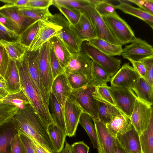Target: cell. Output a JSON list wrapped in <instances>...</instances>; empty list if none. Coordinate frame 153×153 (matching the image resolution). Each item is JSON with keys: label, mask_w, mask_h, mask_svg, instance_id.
<instances>
[{"label": "cell", "mask_w": 153, "mask_h": 153, "mask_svg": "<svg viewBox=\"0 0 153 153\" xmlns=\"http://www.w3.org/2000/svg\"><path fill=\"white\" fill-rule=\"evenodd\" d=\"M13 120L19 132L51 153H56L48 131V126L30 104L19 109Z\"/></svg>", "instance_id": "obj_1"}, {"label": "cell", "mask_w": 153, "mask_h": 153, "mask_svg": "<svg viewBox=\"0 0 153 153\" xmlns=\"http://www.w3.org/2000/svg\"><path fill=\"white\" fill-rule=\"evenodd\" d=\"M16 63L21 89L28 99L30 104L48 126L54 123L49 112L48 105L31 79L26 65L22 57L16 60Z\"/></svg>", "instance_id": "obj_2"}, {"label": "cell", "mask_w": 153, "mask_h": 153, "mask_svg": "<svg viewBox=\"0 0 153 153\" xmlns=\"http://www.w3.org/2000/svg\"><path fill=\"white\" fill-rule=\"evenodd\" d=\"M48 20L59 28L56 36L64 43L71 54L81 51L82 43L76 37L70 27V24L66 19L60 13H55Z\"/></svg>", "instance_id": "obj_3"}, {"label": "cell", "mask_w": 153, "mask_h": 153, "mask_svg": "<svg viewBox=\"0 0 153 153\" xmlns=\"http://www.w3.org/2000/svg\"><path fill=\"white\" fill-rule=\"evenodd\" d=\"M81 51L102 68L111 77L113 76L121 67V59L102 53L87 41L82 43Z\"/></svg>", "instance_id": "obj_4"}, {"label": "cell", "mask_w": 153, "mask_h": 153, "mask_svg": "<svg viewBox=\"0 0 153 153\" xmlns=\"http://www.w3.org/2000/svg\"><path fill=\"white\" fill-rule=\"evenodd\" d=\"M102 18L111 33L120 45L131 43L136 38L130 26L116 12Z\"/></svg>", "instance_id": "obj_5"}, {"label": "cell", "mask_w": 153, "mask_h": 153, "mask_svg": "<svg viewBox=\"0 0 153 153\" xmlns=\"http://www.w3.org/2000/svg\"><path fill=\"white\" fill-rule=\"evenodd\" d=\"M95 87L88 84L76 89H73L71 95L82 108L83 111L90 115L93 119H98V101L93 95Z\"/></svg>", "instance_id": "obj_6"}, {"label": "cell", "mask_w": 153, "mask_h": 153, "mask_svg": "<svg viewBox=\"0 0 153 153\" xmlns=\"http://www.w3.org/2000/svg\"><path fill=\"white\" fill-rule=\"evenodd\" d=\"M80 10L91 21L94 28L97 38L114 45H120L113 36L102 17L97 12L94 5L89 4Z\"/></svg>", "instance_id": "obj_7"}, {"label": "cell", "mask_w": 153, "mask_h": 153, "mask_svg": "<svg viewBox=\"0 0 153 153\" xmlns=\"http://www.w3.org/2000/svg\"><path fill=\"white\" fill-rule=\"evenodd\" d=\"M152 117V106L137 98L130 119L139 135L147 128Z\"/></svg>", "instance_id": "obj_8"}, {"label": "cell", "mask_w": 153, "mask_h": 153, "mask_svg": "<svg viewBox=\"0 0 153 153\" xmlns=\"http://www.w3.org/2000/svg\"><path fill=\"white\" fill-rule=\"evenodd\" d=\"M83 110L71 95L66 100L64 109L65 132L67 136H75L80 116Z\"/></svg>", "instance_id": "obj_9"}, {"label": "cell", "mask_w": 153, "mask_h": 153, "mask_svg": "<svg viewBox=\"0 0 153 153\" xmlns=\"http://www.w3.org/2000/svg\"><path fill=\"white\" fill-rule=\"evenodd\" d=\"M50 44L48 41L39 48V73L44 89L50 96L54 79L49 57Z\"/></svg>", "instance_id": "obj_10"}, {"label": "cell", "mask_w": 153, "mask_h": 153, "mask_svg": "<svg viewBox=\"0 0 153 153\" xmlns=\"http://www.w3.org/2000/svg\"><path fill=\"white\" fill-rule=\"evenodd\" d=\"M110 91L118 109L130 118L137 97L131 89L110 87Z\"/></svg>", "instance_id": "obj_11"}, {"label": "cell", "mask_w": 153, "mask_h": 153, "mask_svg": "<svg viewBox=\"0 0 153 153\" xmlns=\"http://www.w3.org/2000/svg\"><path fill=\"white\" fill-rule=\"evenodd\" d=\"M39 49L36 51L27 50L22 59L25 63L31 79L39 90L43 98L48 105L49 96L45 90L39 73Z\"/></svg>", "instance_id": "obj_12"}, {"label": "cell", "mask_w": 153, "mask_h": 153, "mask_svg": "<svg viewBox=\"0 0 153 153\" xmlns=\"http://www.w3.org/2000/svg\"><path fill=\"white\" fill-rule=\"evenodd\" d=\"M121 55L128 60L139 61L153 56V48L144 40L136 37L131 44L123 49Z\"/></svg>", "instance_id": "obj_13"}, {"label": "cell", "mask_w": 153, "mask_h": 153, "mask_svg": "<svg viewBox=\"0 0 153 153\" xmlns=\"http://www.w3.org/2000/svg\"><path fill=\"white\" fill-rule=\"evenodd\" d=\"M93 61L82 51L71 54L70 60L65 68V73H72L83 75L88 79Z\"/></svg>", "instance_id": "obj_14"}, {"label": "cell", "mask_w": 153, "mask_h": 153, "mask_svg": "<svg viewBox=\"0 0 153 153\" xmlns=\"http://www.w3.org/2000/svg\"><path fill=\"white\" fill-rule=\"evenodd\" d=\"M140 77L138 73L129 63H126L111 78L110 82L111 86L131 89Z\"/></svg>", "instance_id": "obj_15"}, {"label": "cell", "mask_w": 153, "mask_h": 153, "mask_svg": "<svg viewBox=\"0 0 153 153\" xmlns=\"http://www.w3.org/2000/svg\"><path fill=\"white\" fill-rule=\"evenodd\" d=\"M59 29V26L48 20L42 21L39 29L27 51H33L39 49L51 38L56 36Z\"/></svg>", "instance_id": "obj_16"}, {"label": "cell", "mask_w": 153, "mask_h": 153, "mask_svg": "<svg viewBox=\"0 0 153 153\" xmlns=\"http://www.w3.org/2000/svg\"><path fill=\"white\" fill-rule=\"evenodd\" d=\"M101 153H113L116 137L108 129L106 125L98 119H93Z\"/></svg>", "instance_id": "obj_17"}, {"label": "cell", "mask_w": 153, "mask_h": 153, "mask_svg": "<svg viewBox=\"0 0 153 153\" xmlns=\"http://www.w3.org/2000/svg\"><path fill=\"white\" fill-rule=\"evenodd\" d=\"M82 13V12H81ZM70 27L77 38L81 42L97 38L94 26L89 19L82 13L78 22Z\"/></svg>", "instance_id": "obj_18"}, {"label": "cell", "mask_w": 153, "mask_h": 153, "mask_svg": "<svg viewBox=\"0 0 153 153\" xmlns=\"http://www.w3.org/2000/svg\"><path fill=\"white\" fill-rule=\"evenodd\" d=\"M116 137L127 153H142L139 135L132 124L126 131Z\"/></svg>", "instance_id": "obj_19"}, {"label": "cell", "mask_w": 153, "mask_h": 153, "mask_svg": "<svg viewBox=\"0 0 153 153\" xmlns=\"http://www.w3.org/2000/svg\"><path fill=\"white\" fill-rule=\"evenodd\" d=\"M19 7L11 4H6L0 7V13L9 18L18 27L20 33L36 21L24 16L19 10Z\"/></svg>", "instance_id": "obj_20"}, {"label": "cell", "mask_w": 153, "mask_h": 153, "mask_svg": "<svg viewBox=\"0 0 153 153\" xmlns=\"http://www.w3.org/2000/svg\"><path fill=\"white\" fill-rule=\"evenodd\" d=\"M73 90L65 73L54 79L51 91L56 97L63 111L65 101L71 96Z\"/></svg>", "instance_id": "obj_21"}, {"label": "cell", "mask_w": 153, "mask_h": 153, "mask_svg": "<svg viewBox=\"0 0 153 153\" xmlns=\"http://www.w3.org/2000/svg\"><path fill=\"white\" fill-rule=\"evenodd\" d=\"M19 133L13 119L0 126V153H10L11 140Z\"/></svg>", "instance_id": "obj_22"}, {"label": "cell", "mask_w": 153, "mask_h": 153, "mask_svg": "<svg viewBox=\"0 0 153 153\" xmlns=\"http://www.w3.org/2000/svg\"><path fill=\"white\" fill-rule=\"evenodd\" d=\"M6 90L10 94H14L21 89L19 72L16 61L10 59L4 79Z\"/></svg>", "instance_id": "obj_23"}, {"label": "cell", "mask_w": 153, "mask_h": 153, "mask_svg": "<svg viewBox=\"0 0 153 153\" xmlns=\"http://www.w3.org/2000/svg\"><path fill=\"white\" fill-rule=\"evenodd\" d=\"M131 90L135 94L137 99L152 106L153 86H151L143 78L140 77L136 82Z\"/></svg>", "instance_id": "obj_24"}, {"label": "cell", "mask_w": 153, "mask_h": 153, "mask_svg": "<svg viewBox=\"0 0 153 153\" xmlns=\"http://www.w3.org/2000/svg\"><path fill=\"white\" fill-rule=\"evenodd\" d=\"M48 108L53 123L65 131L63 110L54 94L51 91L49 96Z\"/></svg>", "instance_id": "obj_25"}, {"label": "cell", "mask_w": 153, "mask_h": 153, "mask_svg": "<svg viewBox=\"0 0 153 153\" xmlns=\"http://www.w3.org/2000/svg\"><path fill=\"white\" fill-rule=\"evenodd\" d=\"M120 3L115 5V8L118 9L125 13L137 17L148 24L152 29L153 15L150 14L139 8L134 7L130 4L118 1Z\"/></svg>", "instance_id": "obj_26"}, {"label": "cell", "mask_w": 153, "mask_h": 153, "mask_svg": "<svg viewBox=\"0 0 153 153\" xmlns=\"http://www.w3.org/2000/svg\"><path fill=\"white\" fill-rule=\"evenodd\" d=\"M131 124L130 118L124 114H120L113 117L105 125L108 130L116 137L126 131Z\"/></svg>", "instance_id": "obj_27"}, {"label": "cell", "mask_w": 153, "mask_h": 153, "mask_svg": "<svg viewBox=\"0 0 153 153\" xmlns=\"http://www.w3.org/2000/svg\"><path fill=\"white\" fill-rule=\"evenodd\" d=\"M79 123L87 132L93 147L97 149L98 153H101L93 119L88 114L83 112L80 116Z\"/></svg>", "instance_id": "obj_28"}, {"label": "cell", "mask_w": 153, "mask_h": 153, "mask_svg": "<svg viewBox=\"0 0 153 153\" xmlns=\"http://www.w3.org/2000/svg\"><path fill=\"white\" fill-rule=\"evenodd\" d=\"M48 41L61 65L65 68L70 60L71 54L64 43L56 36L51 37Z\"/></svg>", "instance_id": "obj_29"}, {"label": "cell", "mask_w": 153, "mask_h": 153, "mask_svg": "<svg viewBox=\"0 0 153 153\" xmlns=\"http://www.w3.org/2000/svg\"><path fill=\"white\" fill-rule=\"evenodd\" d=\"M47 130L56 153H60L64 148L67 136L65 131L54 123L48 126Z\"/></svg>", "instance_id": "obj_30"}, {"label": "cell", "mask_w": 153, "mask_h": 153, "mask_svg": "<svg viewBox=\"0 0 153 153\" xmlns=\"http://www.w3.org/2000/svg\"><path fill=\"white\" fill-rule=\"evenodd\" d=\"M87 42L99 51L109 56H120L123 51L122 45H114L101 39L95 38Z\"/></svg>", "instance_id": "obj_31"}, {"label": "cell", "mask_w": 153, "mask_h": 153, "mask_svg": "<svg viewBox=\"0 0 153 153\" xmlns=\"http://www.w3.org/2000/svg\"><path fill=\"white\" fill-rule=\"evenodd\" d=\"M111 77L101 67L93 61L91 73L88 79L89 83L95 87L107 85Z\"/></svg>", "instance_id": "obj_32"}, {"label": "cell", "mask_w": 153, "mask_h": 153, "mask_svg": "<svg viewBox=\"0 0 153 153\" xmlns=\"http://www.w3.org/2000/svg\"><path fill=\"white\" fill-rule=\"evenodd\" d=\"M42 21H36L22 31L18 41L27 50L29 48L41 25Z\"/></svg>", "instance_id": "obj_33"}, {"label": "cell", "mask_w": 153, "mask_h": 153, "mask_svg": "<svg viewBox=\"0 0 153 153\" xmlns=\"http://www.w3.org/2000/svg\"><path fill=\"white\" fill-rule=\"evenodd\" d=\"M0 44L5 48L10 59L15 61L21 58L27 50L18 41L8 42L0 40Z\"/></svg>", "instance_id": "obj_34"}, {"label": "cell", "mask_w": 153, "mask_h": 153, "mask_svg": "<svg viewBox=\"0 0 153 153\" xmlns=\"http://www.w3.org/2000/svg\"><path fill=\"white\" fill-rule=\"evenodd\" d=\"M142 153H153V117L147 128L139 135Z\"/></svg>", "instance_id": "obj_35"}, {"label": "cell", "mask_w": 153, "mask_h": 153, "mask_svg": "<svg viewBox=\"0 0 153 153\" xmlns=\"http://www.w3.org/2000/svg\"><path fill=\"white\" fill-rule=\"evenodd\" d=\"M98 119L105 124L113 117L120 114H124L116 107L109 105L98 101Z\"/></svg>", "instance_id": "obj_36"}, {"label": "cell", "mask_w": 153, "mask_h": 153, "mask_svg": "<svg viewBox=\"0 0 153 153\" xmlns=\"http://www.w3.org/2000/svg\"><path fill=\"white\" fill-rule=\"evenodd\" d=\"M93 96L98 101L114 106L118 109L110 91V87L107 85L96 87Z\"/></svg>", "instance_id": "obj_37"}, {"label": "cell", "mask_w": 153, "mask_h": 153, "mask_svg": "<svg viewBox=\"0 0 153 153\" xmlns=\"http://www.w3.org/2000/svg\"><path fill=\"white\" fill-rule=\"evenodd\" d=\"M19 10L25 16L35 21L47 20L52 15L48 8L40 9L25 7H19Z\"/></svg>", "instance_id": "obj_38"}, {"label": "cell", "mask_w": 153, "mask_h": 153, "mask_svg": "<svg viewBox=\"0 0 153 153\" xmlns=\"http://www.w3.org/2000/svg\"><path fill=\"white\" fill-rule=\"evenodd\" d=\"M0 102L16 106L19 109L22 108L27 105L30 104L28 99L22 90L15 93H9Z\"/></svg>", "instance_id": "obj_39"}, {"label": "cell", "mask_w": 153, "mask_h": 153, "mask_svg": "<svg viewBox=\"0 0 153 153\" xmlns=\"http://www.w3.org/2000/svg\"><path fill=\"white\" fill-rule=\"evenodd\" d=\"M53 5L56 6L69 22L71 25L76 24L79 21L82 13L79 9L59 4L53 0Z\"/></svg>", "instance_id": "obj_40"}, {"label": "cell", "mask_w": 153, "mask_h": 153, "mask_svg": "<svg viewBox=\"0 0 153 153\" xmlns=\"http://www.w3.org/2000/svg\"><path fill=\"white\" fill-rule=\"evenodd\" d=\"M19 108L0 102V126L11 121Z\"/></svg>", "instance_id": "obj_41"}, {"label": "cell", "mask_w": 153, "mask_h": 153, "mask_svg": "<svg viewBox=\"0 0 153 153\" xmlns=\"http://www.w3.org/2000/svg\"><path fill=\"white\" fill-rule=\"evenodd\" d=\"M49 57L52 75L54 79L58 76L65 73V68L61 65L51 44Z\"/></svg>", "instance_id": "obj_42"}, {"label": "cell", "mask_w": 153, "mask_h": 153, "mask_svg": "<svg viewBox=\"0 0 153 153\" xmlns=\"http://www.w3.org/2000/svg\"><path fill=\"white\" fill-rule=\"evenodd\" d=\"M66 74L69 82L73 89L79 88L89 83L88 79L83 75L72 73H68Z\"/></svg>", "instance_id": "obj_43"}, {"label": "cell", "mask_w": 153, "mask_h": 153, "mask_svg": "<svg viewBox=\"0 0 153 153\" xmlns=\"http://www.w3.org/2000/svg\"><path fill=\"white\" fill-rule=\"evenodd\" d=\"M94 6L97 12L102 17L116 12L115 5L107 0H102Z\"/></svg>", "instance_id": "obj_44"}, {"label": "cell", "mask_w": 153, "mask_h": 153, "mask_svg": "<svg viewBox=\"0 0 153 153\" xmlns=\"http://www.w3.org/2000/svg\"><path fill=\"white\" fill-rule=\"evenodd\" d=\"M140 61L144 65L146 69L144 79L151 86H153V56L145 58Z\"/></svg>", "instance_id": "obj_45"}, {"label": "cell", "mask_w": 153, "mask_h": 153, "mask_svg": "<svg viewBox=\"0 0 153 153\" xmlns=\"http://www.w3.org/2000/svg\"><path fill=\"white\" fill-rule=\"evenodd\" d=\"M10 59L4 48L0 44V76L4 79Z\"/></svg>", "instance_id": "obj_46"}, {"label": "cell", "mask_w": 153, "mask_h": 153, "mask_svg": "<svg viewBox=\"0 0 153 153\" xmlns=\"http://www.w3.org/2000/svg\"><path fill=\"white\" fill-rule=\"evenodd\" d=\"M19 35L7 28L0 23V40L8 42L18 41Z\"/></svg>", "instance_id": "obj_47"}, {"label": "cell", "mask_w": 153, "mask_h": 153, "mask_svg": "<svg viewBox=\"0 0 153 153\" xmlns=\"http://www.w3.org/2000/svg\"><path fill=\"white\" fill-rule=\"evenodd\" d=\"M10 153H27L19 132L16 134L11 140Z\"/></svg>", "instance_id": "obj_48"}, {"label": "cell", "mask_w": 153, "mask_h": 153, "mask_svg": "<svg viewBox=\"0 0 153 153\" xmlns=\"http://www.w3.org/2000/svg\"><path fill=\"white\" fill-rule=\"evenodd\" d=\"M56 3L79 10L90 4L87 0H54Z\"/></svg>", "instance_id": "obj_49"}, {"label": "cell", "mask_w": 153, "mask_h": 153, "mask_svg": "<svg viewBox=\"0 0 153 153\" xmlns=\"http://www.w3.org/2000/svg\"><path fill=\"white\" fill-rule=\"evenodd\" d=\"M128 1L136 4L139 8L153 15V0H128Z\"/></svg>", "instance_id": "obj_50"}, {"label": "cell", "mask_w": 153, "mask_h": 153, "mask_svg": "<svg viewBox=\"0 0 153 153\" xmlns=\"http://www.w3.org/2000/svg\"><path fill=\"white\" fill-rule=\"evenodd\" d=\"M53 0H29L25 7L40 9L49 8L53 5Z\"/></svg>", "instance_id": "obj_51"}, {"label": "cell", "mask_w": 153, "mask_h": 153, "mask_svg": "<svg viewBox=\"0 0 153 153\" xmlns=\"http://www.w3.org/2000/svg\"><path fill=\"white\" fill-rule=\"evenodd\" d=\"M0 23L4 26L19 35L20 33L18 26L9 18L3 15L0 13Z\"/></svg>", "instance_id": "obj_52"}, {"label": "cell", "mask_w": 153, "mask_h": 153, "mask_svg": "<svg viewBox=\"0 0 153 153\" xmlns=\"http://www.w3.org/2000/svg\"><path fill=\"white\" fill-rule=\"evenodd\" d=\"M72 153H88L89 147L83 141L73 143L71 146Z\"/></svg>", "instance_id": "obj_53"}, {"label": "cell", "mask_w": 153, "mask_h": 153, "mask_svg": "<svg viewBox=\"0 0 153 153\" xmlns=\"http://www.w3.org/2000/svg\"><path fill=\"white\" fill-rule=\"evenodd\" d=\"M19 132L27 153H35L33 143L32 139L24 134L19 131Z\"/></svg>", "instance_id": "obj_54"}, {"label": "cell", "mask_w": 153, "mask_h": 153, "mask_svg": "<svg viewBox=\"0 0 153 153\" xmlns=\"http://www.w3.org/2000/svg\"><path fill=\"white\" fill-rule=\"evenodd\" d=\"M131 63L133 67L138 73L141 77L145 78L146 75V70L143 64L140 61H135L128 60Z\"/></svg>", "instance_id": "obj_55"}, {"label": "cell", "mask_w": 153, "mask_h": 153, "mask_svg": "<svg viewBox=\"0 0 153 153\" xmlns=\"http://www.w3.org/2000/svg\"><path fill=\"white\" fill-rule=\"evenodd\" d=\"M33 141L35 153H51L35 141Z\"/></svg>", "instance_id": "obj_56"}, {"label": "cell", "mask_w": 153, "mask_h": 153, "mask_svg": "<svg viewBox=\"0 0 153 153\" xmlns=\"http://www.w3.org/2000/svg\"><path fill=\"white\" fill-rule=\"evenodd\" d=\"M113 153H127L120 144L116 137L115 145Z\"/></svg>", "instance_id": "obj_57"}, {"label": "cell", "mask_w": 153, "mask_h": 153, "mask_svg": "<svg viewBox=\"0 0 153 153\" xmlns=\"http://www.w3.org/2000/svg\"><path fill=\"white\" fill-rule=\"evenodd\" d=\"M60 153H72L71 146L67 142H65V147Z\"/></svg>", "instance_id": "obj_58"}, {"label": "cell", "mask_w": 153, "mask_h": 153, "mask_svg": "<svg viewBox=\"0 0 153 153\" xmlns=\"http://www.w3.org/2000/svg\"><path fill=\"white\" fill-rule=\"evenodd\" d=\"M28 1L29 0H17L14 5L19 7H24Z\"/></svg>", "instance_id": "obj_59"}, {"label": "cell", "mask_w": 153, "mask_h": 153, "mask_svg": "<svg viewBox=\"0 0 153 153\" xmlns=\"http://www.w3.org/2000/svg\"><path fill=\"white\" fill-rule=\"evenodd\" d=\"M8 94L9 93L6 90L0 88V101Z\"/></svg>", "instance_id": "obj_60"}, {"label": "cell", "mask_w": 153, "mask_h": 153, "mask_svg": "<svg viewBox=\"0 0 153 153\" xmlns=\"http://www.w3.org/2000/svg\"><path fill=\"white\" fill-rule=\"evenodd\" d=\"M17 0H0V1L7 4L14 5Z\"/></svg>", "instance_id": "obj_61"}, {"label": "cell", "mask_w": 153, "mask_h": 153, "mask_svg": "<svg viewBox=\"0 0 153 153\" xmlns=\"http://www.w3.org/2000/svg\"><path fill=\"white\" fill-rule=\"evenodd\" d=\"M0 88L6 90V85L4 79L0 80Z\"/></svg>", "instance_id": "obj_62"}, {"label": "cell", "mask_w": 153, "mask_h": 153, "mask_svg": "<svg viewBox=\"0 0 153 153\" xmlns=\"http://www.w3.org/2000/svg\"><path fill=\"white\" fill-rule=\"evenodd\" d=\"M4 79L1 76H0V80Z\"/></svg>", "instance_id": "obj_63"}]
</instances>
